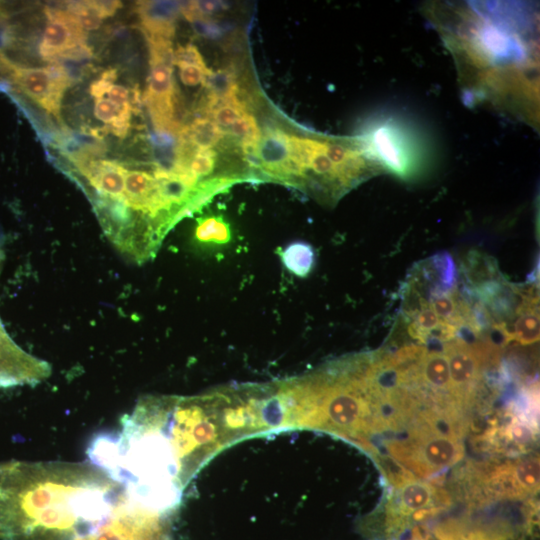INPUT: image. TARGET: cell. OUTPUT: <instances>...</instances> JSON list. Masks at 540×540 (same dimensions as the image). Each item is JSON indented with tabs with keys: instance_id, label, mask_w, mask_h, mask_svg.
I'll return each mask as SVG.
<instances>
[{
	"instance_id": "cell-17",
	"label": "cell",
	"mask_w": 540,
	"mask_h": 540,
	"mask_svg": "<svg viewBox=\"0 0 540 540\" xmlns=\"http://www.w3.org/2000/svg\"><path fill=\"white\" fill-rule=\"evenodd\" d=\"M281 261L292 274L298 277H306L313 269L315 252L309 243L303 241L292 242L281 252Z\"/></svg>"
},
{
	"instance_id": "cell-3",
	"label": "cell",
	"mask_w": 540,
	"mask_h": 540,
	"mask_svg": "<svg viewBox=\"0 0 540 540\" xmlns=\"http://www.w3.org/2000/svg\"><path fill=\"white\" fill-rule=\"evenodd\" d=\"M392 456L421 476L447 469L463 457V445L453 435L439 432L421 422L408 441L391 442Z\"/></svg>"
},
{
	"instance_id": "cell-26",
	"label": "cell",
	"mask_w": 540,
	"mask_h": 540,
	"mask_svg": "<svg viewBox=\"0 0 540 540\" xmlns=\"http://www.w3.org/2000/svg\"><path fill=\"white\" fill-rule=\"evenodd\" d=\"M195 7L200 17H210L221 13L228 8V4L216 0H199L194 1Z\"/></svg>"
},
{
	"instance_id": "cell-5",
	"label": "cell",
	"mask_w": 540,
	"mask_h": 540,
	"mask_svg": "<svg viewBox=\"0 0 540 540\" xmlns=\"http://www.w3.org/2000/svg\"><path fill=\"white\" fill-rule=\"evenodd\" d=\"M451 381L452 396L457 406L470 400L480 383L488 347L451 340L444 345Z\"/></svg>"
},
{
	"instance_id": "cell-6",
	"label": "cell",
	"mask_w": 540,
	"mask_h": 540,
	"mask_svg": "<svg viewBox=\"0 0 540 540\" xmlns=\"http://www.w3.org/2000/svg\"><path fill=\"white\" fill-rule=\"evenodd\" d=\"M363 135L385 171L405 177L413 171L417 161L415 148L392 121L378 123Z\"/></svg>"
},
{
	"instance_id": "cell-16",
	"label": "cell",
	"mask_w": 540,
	"mask_h": 540,
	"mask_svg": "<svg viewBox=\"0 0 540 540\" xmlns=\"http://www.w3.org/2000/svg\"><path fill=\"white\" fill-rule=\"evenodd\" d=\"M207 96L217 100H229L238 97L239 86L234 68L208 70L202 84Z\"/></svg>"
},
{
	"instance_id": "cell-14",
	"label": "cell",
	"mask_w": 540,
	"mask_h": 540,
	"mask_svg": "<svg viewBox=\"0 0 540 540\" xmlns=\"http://www.w3.org/2000/svg\"><path fill=\"white\" fill-rule=\"evenodd\" d=\"M437 540H512L514 532L504 526H469L462 521H449L436 530Z\"/></svg>"
},
{
	"instance_id": "cell-1",
	"label": "cell",
	"mask_w": 540,
	"mask_h": 540,
	"mask_svg": "<svg viewBox=\"0 0 540 540\" xmlns=\"http://www.w3.org/2000/svg\"><path fill=\"white\" fill-rule=\"evenodd\" d=\"M522 5L439 4L431 19L470 94L524 118L536 110V23ZM534 18V17H533Z\"/></svg>"
},
{
	"instance_id": "cell-9",
	"label": "cell",
	"mask_w": 540,
	"mask_h": 540,
	"mask_svg": "<svg viewBox=\"0 0 540 540\" xmlns=\"http://www.w3.org/2000/svg\"><path fill=\"white\" fill-rule=\"evenodd\" d=\"M486 490L499 497L523 498L539 489V459L529 457L496 467L484 480Z\"/></svg>"
},
{
	"instance_id": "cell-11",
	"label": "cell",
	"mask_w": 540,
	"mask_h": 540,
	"mask_svg": "<svg viewBox=\"0 0 540 540\" xmlns=\"http://www.w3.org/2000/svg\"><path fill=\"white\" fill-rule=\"evenodd\" d=\"M291 158L289 135L280 129L264 132L257 146L258 169L283 181L284 168Z\"/></svg>"
},
{
	"instance_id": "cell-21",
	"label": "cell",
	"mask_w": 540,
	"mask_h": 540,
	"mask_svg": "<svg viewBox=\"0 0 540 540\" xmlns=\"http://www.w3.org/2000/svg\"><path fill=\"white\" fill-rule=\"evenodd\" d=\"M190 23L196 35L211 40L221 38L230 28L229 24L210 17H199Z\"/></svg>"
},
{
	"instance_id": "cell-7",
	"label": "cell",
	"mask_w": 540,
	"mask_h": 540,
	"mask_svg": "<svg viewBox=\"0 0 540 540\" xmlns=\"http://www.w3.org/2000/svg\"><path fill=\"white\" fill-rule=\"evenodd\" d=\"M438 497L437 490L431 484L412 477L403 478L397 482L387 507V530L393 533L406 528L416 513L432 508Z\"/></svg>"
},
{
	"instance_id": "cell-30",
	"label": "cell",
	"mask_w": 540,
	"mask_h": 540,
	"mask_svg": "<svg viewBox=\"0 0 540 540\" xmlns=\"http://www.w3.org/2000/svg\"><path fill=\"white\" fill-rule=\"evenodd\" d=\"M6 14L0 5V23L5 22Z\"/></svg>"
},
{
	"instance_id": "cell-19",
	"label": "cell",
	"mask_w": 540,
	"mask_h": 540,
	"mask_svg": "<svg viewBox=\"0 0 540 540\" xmlns=\"http://www.w3.org/2000/svg\"><path fill=\"white\" fill-rule=\"evenodd\" d=\"M64 7L84 31H92L100 28L104 20L94 1H68Z\"/></svg>"
},
{
	"instance_id": "cell-22",
	"label": "cell",
	"mask_w": 540,
	"mask_h": 540,
	"mask_svg": "<svg viewBox=\"0 0 540 540\" xmlns=\"http://www.w3.org/2000/svg\"><path fill=\"white\" fill-rule=\"evenodd\" d=\"M132 111L131 105L119 107L109 99L104 97L95 99L94 115L95 117L110 126L122 113Z\"/></svg>"
},
{
	"instance_id": "cell-4",
	"label": "cell",
	"mask_w": 540,
	"mask_h": 540,
	"mask_svg": "<svg viewBox=\"0 0 540 540\" xmlns=\"http://www.w3.org/2000/svg\"><path fill=\"white\" fill-rule=\"evenodd\" d=\"M2 68L22 92L60 119L61 100L65 90L71 86L60 64L51 62L41 68L22 67L5 57Z\"/></svg>"
},
{
	"instance_id": "cell-29",
	"label": "cell",
	"mask_w": 540,
	"mask_h": 540,
	"mask_svg": "<svg viewBox=\"0 0 540 540\" xmlns=\"http://www.w3.org/2000/svg\"><path fill=\"white\" fill-rule=\"evenodd\" d=\"M409 540H432V538L427 532L417 529L413 532Z\"/></svg>"
},
{
	"instance_id": "cell-23",
	"label": "cell",
	"mask_w": 540,
	"mask_h": 540,
	"mask_svg": "<svg viewBox=\"0 0 540 540\" xmlns=\"http://www.w3.org/2000/svg\"><path fill=\"white\" fill-rule=\"evenodd\" d=\"M173 64L180 66H197L207 69L206 63L198 48L191 43L179 45L173 52Z\"/></svg>"
},
{
	"instance_id": "cell-13",
	"label": "cell",
	"mask_w": 540,
	"mask_h": 540,
	"mask_svg": "<svg viewBox=\"0 0 540 540\" xmlns=\"http://www.w3.org/2000/svg\"><path fill=\"white\" fill-rule=\"evenodd\" d=\"M506 341H516L521 345H529L539 340V310L538 297L530 291L510 325L506 334Z\"/></svg>"
},
{
	"instance_id": "cell-24",
	"label": "cell",
	"mask_w": 540,
	"mask_h": 540,
	"mask_svg": "<svg viewBox=\"0 0 540 540\" xmlns=\"http://www.w3.org/2000/svg\"><path fill=\"white\" fill-rule=\"evenodd\" d=\"M117 78V69L108 68L102 72L99 79L93 81L90 85V94L95 99L103 97L107 94L109 88L113 85Z\"/></svg>"
},
{
	"instance_id": "cell-8",
	"label": "cell",
	"mask_w": 540,
	"mask_h": 540,
	"mask_svg": "<svg viewBox=\"0 0 540 540\" xmlns=\"http://www.w3.org/2000/svg\"><path fill=\"white\" fill-rule=\"evenodd\" d=\"M44 14L47 24L39 45V54L43 60L51 63L61 53L87 44L86 31L66 11L64 4L46 5Z\"/></svg>"
},
{
	"instance_id": "cell-28",
	"label": "cell",
	"mask_w": 540,
	"mask_h": 540,
	"mask_svg": "<svg viewBox=\"0 0 540 540\" xmlns=\"http://www.w3.org/2000/svg\"><path fill=\"white\" fill-rule=\"evenodd\" d=\"M103 19L113 16L122 7L121 1H94Z\"/></svg>"
},
{
	"instance_id": "cell-2",
	"label": "cell",
	"mask_w": 540,
	"mask_h": 540,
	"mask_svg": "<svg viewBox=\"0 0 540 540\" xmlns=\"http://www.w3.org/2000/svg\"><path fill=\"white\" fill-rule=\"evenodd\" d=\"M123 493L92 463H0V540H81L107 521Z\"/></svg>"
},
{
	"instance_id": "cell-18",
	"label": "cell",
	"mask_w": 540,
	"mask_h": 540,
	"mask_svg": "<svg viewBox=\"0 0 540 540\" xmlns=\"http://www.w3.org/2000/svg\"><path fill=\"white\" fill-rule=\"evenodd\" d=\"M229 225L217 216L199 219L195 228V238L201 243L224 244L230 240Z\"/></svg>"
},
{
	"instance_id": "cell-27",
	"label": "cell",
	"mask_w": 540,
	"mask_h": 540,
	"mask_svg": "<svg viewBox=\"0 0 540 540\" xmlns=\"http://www.w3.org/2000/svg\"><path fill=\"white\" fill-rule=\"evenodd\" d=\"M107 94L108 99L119 107L130 105V91L122 85L113 84Z\"/></svg>"
},
{
	"instance_id": "cell-20",
	"label": "cell",
	"mask_w": 540,
	"mask_h": 540,
	"mask_svg": "<svg viewBox=\"0 0 540 540\" xmlns=\"http://www.w3.org/2000/svg\"><path fill=\"white\" fill-rule=\"evenodd\" d=\"M216 162V152L213 149H197L190 161V171L199 179L212 174ZM210 179V178H209Z\"/></svg>"
},
{
	"instance_id": "cell-12",
	"label": "cell",
	"mask_w": 540,
	"mask_h": 540,
	"mask_svg": "<svg viewBox=\"0 0 540 540\" xmlns=\"http://www.w3.org/2000/svg\"><path fill=\"white\" fill-rule=\"evenodd\" d=\"M150 74L143 101L147 107L165 106L172 103L178 90L173 78V64L149 61Z\"/></svg>"
},
{
	"instance_id": "cell-15",
	"label": "cell",
	"mask_w": 540,
	"mask_h": 540,
	"mask_svg": "<svg viewBox=\"0 0 540 540\" xmlns=\"http://www.w3.org/2000/svg\"><path fill=\"white\" fill-rule=\"evenodd\" d=\"M181 132L197 149H212L225 135L222 128L204 116L197 117L190 124H186Z\"/></svg>"
},
{
	"instance_id": "cell-10",
	"label": "cell",
	"mask_w": 540,
	"mask_h": 540,
	"mask_svg": "<svg viewBox=\"0 0 540 540\" xmlns=\"http://www.w3.org/2000/svg\"><path fill=\"white\" fill-rule=\"evenodd\" d=\"M136 12L144 36L171 40L175 33V22L181 14V1H139Z\"/></svg>"
},
{
	"instance_id": "cell-25",
	"label": "cell",
	"mask_w": 540,
	"mask_h": 540,
	"mask_svg": "<svg viewBox=\"0 0 540 540\" xmlns=\"http://www.w3.org/2000/svg\"><path fill=\"white\" fill-rule=\"evenodd\" d=\"M180 79L186 86L194 87L203 84L209 68L203 69L197 66H180Z\"/></svg>"
}]
</instances>
